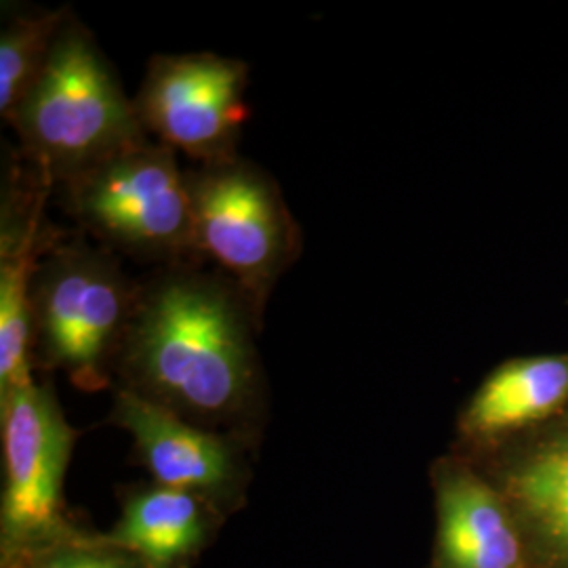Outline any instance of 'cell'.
<instances>
[{
	"label": "cell",
	"instance_id": "6da1fadb",
	"mask_svg": "<svg viewBox=\"0 0 568 568\" xmlns=\"http://www.w3.org/2000/svg\"><path fill=\"white\" fill-rule=\"evenodd\" d=\"M262 316L220 270L159 267L140 284L119 365L145 398L203 419L243 410L257 382Z\"/></svg>",
	"mask_w": 568,
	"mask_h": 568
},
{
	"label": "cell",
	"instance_id": "7a4b0ae2",
	"mask_svg": "<svg viewBox=\"0 0 568 568\" xmlns=\"http://www.w3.org/2000/svg\"><path fill=\"white\" fill-rule=\"evenodd\" d=\"M21 159L53 185L150 142L135 100H129L93 34L70 16L39 81L7 119Z\"/></svg>",
	"mask_w": 568,
	"mask_h": 568
},
{
	"label": "cell",
	"instance_id": "3957f363",
	"mask_svg": "<svg viewBox=\"0 0 568 568\" xmlns=\"http://www.w3.org/2000/svg\"><path fill=\"white\" fill-rule=\"evenodd\" d=\"M138 297L140 284L129 281L112 251L58 239L32 278V356L79 386H102L105 366L119 361Z\"/></svg>",
	"mask_w": 568,
	"mask_h": 568
},
{
	"label": "cell",
	"instance_id": "277c9868",
	"mask_svg": "<svg viewBox=\"0 0 568 568\" xmlns=\"http://www.w3.org/2000/svg\"><path fill=\"white\" fill-rule=\"evenodd\" d=\"M68 213L103 248L161 267L199 264L187 171L145 142L61 185Z\"/></svg>",
	"mask_w": 568,
	"mask_h": 568
},
{
	"label": "cell",
	"instance_id": "5b68a950",
	"mask_svg": "<svg viewBox=\"0 0 568 568\" xmlns=\"http://www.w3.org/2000/svg\"><path fill=\"white\" fill-rule=\"evenodd\" d=\"M194 244L236 284L260 316L284 272L297 262L302 232L276 180L244 159L187 171Z\"/></svg>",
	"mask_w": 568,
	"mask_h": 568
},
{
	"label": "cell",
	"instance_id": "8992f818",
	"mask_svg": "<svg viewBox=\"0 0 568 568\" xmlns=\"http://www.w3.org/2000/svg\"><path fill=\"white\" fill-rule=\"evenodd\" d=\"M248 65L217 53L152 58L138 114L150 138L199 164L239 159L246 105Z\"/></svg>",
	"mask_w": 568,
	"mask_h": 568
},
{
	"label": "cell",
	"instance_id": "52a82bcc",
	"mask_svg": "<svg viewBox=\"0 0 568 568\" xmlns=\"http://www.w3.org/2000/svg\"><path fill=\"white\" fill-rule=\"evenodd\" d=\"M2 546L7 554L41 544L60 528L61 487L77 432L49 387L37 382L0 396Z\"/></svg>",
	"mask_w": 568,
	"mask_h": 568
},
{
	"label": "cell",
	"instance_id": "ba28073f",
	"mask_svg": "<svg viewBox=\"0 0 568 568\" xmlns=\"http://www.w3.org/2000/svg\"><path fill=\"white\" fill-rule=\"evenodd\" d=\"M7 178L0 215V396L34 382L30 291L42 255L60 239L44 222L51 185L20 159Z\"/></svg>",
	"mask_w": 568,
	"mask_h": 568
},
{
	"label": "cell",
	"instance_id": "9c48e42d",
	"mask_svg": "<svg viewBox=\"0 0 568 568\" xmlns=\"http://www.w3.org/2000/svg\"><path fill=\"white\" fill-rule=\"evenodd\" d=\"M114 424L126 429L143 466L159 487L185 493H220L236 476V453L230 440L190 424L175 410L133 389H121L112 410Z\"/></svg>",
	"mask_w": 568,
	"mask_h": 568
},
{
	"label": "cell",
	"instance_id": "30bf717a",
	"mask_svg": "<svg viewBox=\"0 0 568 568\" xmlns=\"http://www.w3.org/2000/svg\"><path fill=\"white\" fill-rule=\"evenodd\" d=\"M504 480L537 548L568 568V413L509 455Z\"/></svg>",
	"mask_w": 568,
	"mask_h": 568
},
{
	"label": "cell",
	"instance_id": "8fae6325",
	"mask_svg": "<svg viewBox=\"0 0 568 568\" xmlns=\"http://www.w3.org/2000/svg\"><path fill=\"white\" fill-rule=\"evenodd\" d=\"M438 506L447 568H523V549L508 511L478 476L445 469Z\"/></svg>",
	"mask_w": 568,
	"mask_h": 568
},
{
	"label": "cell",
	"instance_id": "7c38bea8",
	"mask_svg": "<svg viewBox=\"0 0 568 568\" xmlns=\"http://www.w3.org/2000/svg\"><path fill=\"white\" fill-rule=\"evenodd\" d=\"M568 400V356H528L499 366L467 406L469 434L493 438L548 419Z\"/></svg>",
	"mask_w": 568,
	"mask_h": 568
},
{
	"label": "cell",
	"instance_id": "4fadbf2b",
	"mask_svg": "<svg viewBox=\"0 0 568 568\" xmlns=\"http://www.w3.org/2000/svg\"><path fill=\"white\" fill-rule=\"evenodd\" d=\"M201 532L196 497L178 488L156 487L126 504L114 541L156 567H166L194 548Z\"/></svg>",
	"mask_w": 568,
	"mask_h": 568
},
{
	"label": "cell",
	"instance_id": "5bb4252c",
	"mask_svg": "<svg viewBox=\"0 0 568 568\" xmlns=\"http://www.w3.org/2000/svg\"><path fill=\"white\" fill-rule=\"evenodd\" d=\"M70 9L13 11L0 30V114L7 121L49 61Z\"/></svg>",
	"mask_w": 568,
	"mask_h": 568
},
{
	"label": "cell",
	"instance_id": "9a60e30c",
	"mask_svg": "<svg viewBox=\"0 0 568 568\" xmlns=\"http://www.w3.org/2000/svg\"><path fill=\"white\" fill-rule=\"evenodd\" d=\"M39 568H129L121 560L93 554H63L47 560Z\"/></svg>",
	"mask_w": 568,
	"mask_h": 568
}]
</instances>
